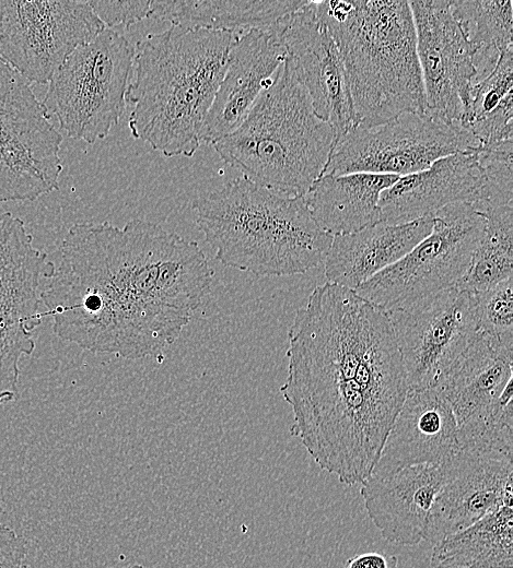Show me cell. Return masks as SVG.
Segmentation results:
<instances>
[{"instance_id": "cell-1", "label": "cell", "mask_w": 513, "mask_h": 568, "mask_svg": "<svg viewBox=\"0 0 513 568\" xmlns=\"http://www.w3.org/2000/svg\"><path fill=\"white\" fill-rule=\"evenodd\" d=\"M288 341L280 392L291 435L322 470L362 484L409 391L388 313L326 282L298 309Z\"/></svg>"}, {"instance_id": "cell-2", "label": "cell", "mask_w": 513, "mask_h": 568, "mask_svg": "<svg viewBox=\"0 0 513 568\" xmlns=\"http://www.w3.org/2000/svg\"><path fill=\"white\" fill-rule=\"evenodd\" d=\"M197 242L143 220L71 226L42 292L62 341L138 359L173 344L209 293Z\"/></svg>"}, {"instance_id": "cell-3", "label": "cell", "mask_w": 513, "mask_h": 568, "mask_svg": "<svg viewBox=\"0 0 513 568\" xmlns=\"http://www.w3.org/2000/svg\"><path fill=\"white\" fill-rule=\"evenodd\" d=\"M237 35L172 25L138 40L125 95L132 137L166 157H191Z\"/></svg>"}, {"instance_id": "cell-4", "label": "cell", "mask_w": 513, "mask_h": 568, "mask_svg": "<svg viewBox=\"0 0 513 568\" xmlns=\"http://www.w3.org/2000/svg\"><path fill=\"white\" fill-rule=\"evenodd\" d=\"M194 210L215 259L258 277L306 273L324 261L333 239L303 197L278 193L244 176L198 198Z\"/></svg>"}, {"instance_id": "cell-5", "label": "cell", "mask_w": 513, "mask_h": 568, "mask_svg": "<svg viewBox=\"0 0 513 568\" xmlns=\"http://www.w3.org/2000/svg\"><path fill=\"white\" fill-rule=\"evenodd\" d=\"M314 9L340 51L358 126L427 113L408 1H314Z\"/></svg>"}, {"instance_id": "cell-6", "label": "cell", "mask_w": 513, "mask_h": 568, "mask_svg": "<svg viewBox=\"0 0 513 568\" xmlns=\"http://www.w3.org/2000/svg\"><path fill=\"white\" fill-rule=\"evenodd\" d=\"M334 145L287 59L240 127L212 144L242 176L290 197H303L322 176Z\"/></svg>"}, {"instance_id": "cell-7", "label": "cell", "mask_w": 513, "mask_h": 568, "mask_svg": "<svg viewBox=\"0 0 513 568\" xmlns=\"http://www.w3.org/2000/svg\"><path fill=\"white\" fill-rule=\"evenodd\" d=\"M133 56L130 42L105 27L67 57L48 82L42 103L68 137L92 144L118 123Z\"/></svg>"}, {"instance_id": "cell-8", "label": "cell", "mask_w": 513, "mask_h": 568, "mask_svg": "<svg viewBox=\"0 0 513 568\" xmlns=\"http://www.w3.org/2000/svg\"><path fill=\"white\" fill-rule=\"evenodd\" d=\"M485 226V215L471 203L441 209L427 237L354 292L390 311L455 286L469 268Z\"/></svg>"}, {"instance_id": "cell-9", "label": "cell", "mask_w": 513, "mask_h": 568, "mask_svg": "<svg viewBox=\"0 0 513 568\" xmlns=\"http://www.w3.org/2000/svg\"><path fill=\"white\" fill-rule=\"evenodd\" d=\"M61 142L31 84L0 60V202L34 201L57 190Z\"/></svg>"}, {"instance_id": "cell-10", "label": "cell", "mask_w": 513, "mask_h": 568, "mask_svg": "<svg viewBox=\"0 0 513 568\" xmlns=\"http://www.w3.org/2000/svg\"><path fill=\"white\" fill-rule=\"evenodd\" d=\"M478 147L474 137L458 123L428 113H405L348 132L334 146L322 176L372 173L403 177L447 155Z\"/></svg>"}, {"instance_id": "cell-11", "label": "cell", "mask_w": 513, "mask_h": 568, "mask_svg": "<svg viewBox=\"0 0 513 568\" xmlns=\"http://www.w3.org/2000/svg\"><path fill=\"white\" fill-rule=\"evenodd\" d=\"M104 28L88 1L0 0V60L30 84H45Z\"/></svg>"}, {"instance_id": "cell-12", "label": "cell", "mask_w": 513, "mask_h": 568, "mask_svg": "<svg viewBox=\"0 0 513 568\" xmlns=\"http://www.w3.org/2000/svg\"><path fill=\"white\" fill-rule=\"evenodd\" d=\"M386 312L409 390L438 387L479 332L475 294L456 286Z\"/></svg>"}, {"instance_id": "cell-13", "label": "cell", "mask_w": 513, "mask_h": 568, "mask_svg": "<svg viewBox=\"0 0 513 568\" xmlns=\"http://www.w3.org/2000/svg\"><path fill=\"white\" fill-rule=\"evenodd\" d=\"M416 32L427 113L458 123L475 83L473 49L451 10V1H408Z\"/></svg>"}, {"instance_id": "cell-14", "label": "cell", "mask_w": 513, "mask_h": 568, "mask_svg": "<svg viewBox=\"0 0 513 568\" xmlns=\"http://www.w3.org/2000/svg\"><path fill=\"white\" fill-rule=\"evenodd\" d=\"M277 28L287 52L285 59L307 92L316 115L331 127L336 145L358 126V119L334 38L318 20L314 1H306Z\"/></svg>"}, {"instance_id": "cell-15", "label": "cell", "mask_w": 513, "mask_h": 568, "mask_svg": "<svg viewBox=\"0 0 513 568\" xmlns=\"http://www.w3.org/2000/svg\"><path fill=\"white\" fill-rule=\"evenodd\" d=\"M441 466L444 482L429 513L425 541L435 544L512 505V460L460 454Z\"/></svg>"}, {"instance_id": "cell-16", "label": "cell", "mask_w": 513, "mask_h": 568, "mask_svg": "<svg viewBox=\"0 0 513 568\" xmlns=\"http://www.w3.org/2000/svg\"><path fill=\"white\" fill-rule=\"evenodd\" d=\"M285 57L277 27L252 28L237 35L203 122L200 143L212 145L240 127Z\"/></svg>"}, {"instance_id": "cell-17", "label": "cell", "mask_w": 513, "mask_h": 568, "mask_svg": "<svg viewBox=\"0 0 513 568\" xmlns=\"http://www.w3.org/2000/svg\"><path fill=\"white\" fill-rule=\"evenodd\" d=\"M458 454L457 423L440 387L409 390L371 475L416 464L440 466Z\"/></svg>"}, {"instance_id": "cell-18", "label": "cell", "mask_w": 513, "mask_h": 568, "mask_svg": "<svg viewBox=\"0 0 513 568\" xmlns=\"http://www.w3.org/2000/svg\"><path fill=\"white\" fill-rule=\"evenodd\" d=\"M483 182L476 151L447 155L423 170L398 177L384 190L378 203V223L404 224L433 216L453 203L473 204Z\"/></svg>"}, {"instance_id": "cell-19", "label": "cell", "mask_w": 513, "mask_h": 568, "mask_svg": "<svg viewBox=\"0 0 513 568\" xmlns=\"http://www.w3.org/2000/svg\"><path fill=\"white\" fill-rule=\"evenodd\" d=\"M443 482L441 465L416 464L382 476L370 475L360 494L383 539L412 546L424 540L429 513Z\"/></svg>"}, {"instance_id": "cell-20", "label": "cell", "mask_w": 513, "mask_h": 568, "mask_svg": "<svg viewBox=\"0 0 513 568\" xmlns=\"http://www.w3.org/2000/svg\"><path fill=\"white\" fill-rule=\"evenodd\" d=\"M433 227V216L404 224L376 223L333 236L324 259L328 283L354 291L405 257Z\"/></svg>"}, {"instance_id": "cell-21", "label": "cell", "mask_w": 513, "mask_h": 568, "mask_svg": "<svg viewBox=\"0 0 513 568\" xmlns=\"http://www.w3.org/2000/svg\"><path fill=\"white\" fill-rule=\"evenodd\" d=\"M512 350L479 331L445 375L438 387L457 426L493 411L512 389Z\"/></svg>"}, {"instance_id": "cell-22", "label": "cell", "mask_w": 513, "mask_h": 568, "mask_svg": "<svg viewBox=\"0 0 513 568\" xmlns=\"http://www.w3.org/2000/svg\"><path fill=\"white\" fill-rule=\"evenodd\" d=\"M397 179L372 173L324 175L303 198L320 228L331 236L349 234L380 222L381 196Z\"/></svg>"}, {"instance_id": "cell-23", "label": "cell", "mask_w": 513, "mask_h": 568, "mask_svg": "<svg viewBox=\"0 0 513 568\" xmlns=\"http://www.w3.org/2000/svg\"><path fill=\"white\" fill-rule=\"evenodd\" d=\"M306 1L166 0L152 1L150 17L175 26L226 31L240 34L273 29Z\"/></svg>"}, {"instance_id": "cell-24", "label": "cell", "mask_w": 513, "mask_h": 568, "mask_svg": "<svg viewBox=\"0 0 513 568\" xmlns=\"http://www.w3.org/2000/svg\"><path fill=\"white\" fill-rule=\"evenodd\" d=\"M512 518L505 505L436 542L431 568H513Z\"/></svg>"}, {"instance_id": "cell-25", "label": "cell", "mask_w": 513, "mask_h": 568, "mask_svg": "<svg viewBox=\"0 0 513 568\" xmlns=\"http://www.w3.org/2000/svg\"><path fill=\"white\" fill-rule=\"evenodd\" d=\"M451 10L473 49L477 83L494 69L501 55L512 47V1H451Z\"/></svg>"}, {"instance_id": "cell-26", "label": "cell", "mask_w": 513, "mask_h": 568, "mask_svg": "<svg viewBox=\"0 0 513 568\" xmlns=\"http://www.w3.org/2000/svg\"><path fill=\"white\" fill-rule=\"evenodd\" d=\"M482 214L483 234L468 270L455 285L474 294L512 277L513 205L489 209Z\"/></svg>"}, {"instance_id": "cell-27", "label": "cell", "mask_w": 513, "mask_h": 568, "mask_svg": "<svg viewBox=\"0 0 513 568\" xmlns=\"http://www.w3.org/2000/svg\"><path fill=\"white\" fill-rule=\"evenodd\" d=\"M513 49L508 48L494 69L482 80L471 85L463 102L460 127L468 126L494 113L513 98Z\"/></svg>"}, {"instance_id": "cell-28", "label": "cell", "mask_w": 513, "mask_h": 568, "mask_svg": "<svg viewBox=\"0 0 513 568\" xmlns=\"http://www.w3.org/2000/svg\"><path fill=\"white\" fill-rule=\"evenodd\" d=\"M512 140L480 146L476 151L485 182L479 198L473 205L481 213L489 209L512 205Z\"/></svg>"}, {"instance_id": "cell-29", "label": "cell", "mask_w": 513, "mask_h": 568, "mask_svg": "<svg viewBox=\"0 0 513 568\" xmlns=\"http://www.w3.org/2000/svg\"><path fill=\"white\" fill-rule=\"evenodd\" d=\"M508 279L488 289L475 293L478 329L506 345L513 346V283Z\"/></svg>"}, {"instance_id": "cell-30", "label": "cell", "mask_w": 513, "mask_h": 568, "mask_svg": "<svg viewBox=\"0 0 513 568\" xmlns=\"http://www.w3.org/2000/svg\"><path fill=\"white\" fill-rule=\"evenodd\" d=\"M94 13L107 28L129 27L151 15L150 0L88 1Z\"/></svg>"}, {"instance_id": "cell-31", "label": "cell", "mask_w": 513, "mask_h": 568, "mask_svg": "<svg viewBox=\"0 0 513 568\" xmlns=\"http://www.w3.org/2000/svg\"><path fill=\"white\" fill-rule=\"evenodd\" d=\"M0 568H28L25 542L14 530L1 521Z\"/></svg>"}, {"instance_id": "cell-32", "label": "cell", "mask_w": 513, "mask_h": 568, "mask_svg": "<svg viewBox=\"0 0 513 568\" xmlns=\"http://www.w3.org/2000/svg\"><path fill=\"white\" fill-rule=\"evenodd\" d=\"M343 568H398V558L378 552H366L347 560Z\"/></svg>"}, {"instance_id": "cell-33", "label": "cell", "mask_w": 513, "mask_h": 568, "mask_svg": "<svg viewBox=\"0 0 513 568\" xmlns=\"http://www.w3.org/2000/svg\"><path fill=\"white\" fill-rule=\"evenodd\" d=\"M121 568H148V567L135 564V565H128V566H125V567H121Z\"/></svg>"}]
</instances>
